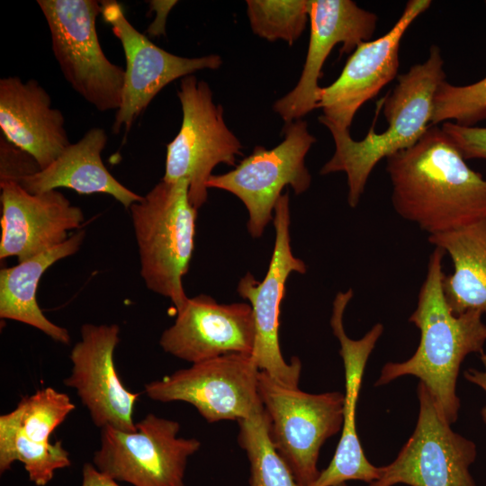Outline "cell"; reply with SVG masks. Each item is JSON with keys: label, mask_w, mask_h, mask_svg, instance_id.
Segmentation results:
<instances>
[{"label": "cell", "mask_w": 486, "mask_h": 486, "mask_svg": "<svg viewBox=\"0 0 486 486\" xmlns=\"http://www.w3.org/2000/svg\"><path fill=\"white\" fill-rule=\"evenodd\" d=\"M176 1H148L150 10L155 11L156 18L147 30L151 36L165 34L166 19Z\"/></svg>", "instance_id": "4dcf8cb0"}, {"label": "cell", "mask_w": 486, "mask_h": 486, "mask_svg": "<svg viewBox=\"0 0 486 486\" xmlns=\"http://www.w3.org/2000/svg\"><path fill=\"white\" fill-rule=\"evenodd\" d=\"M428 242L450 256L454 267L443 280L446 302L455 314H486V219L446 233L429 235Z\"/></svg>", "instance_id": "603a6c76"}, {"label": "cell", "mask_w": 486, "mask_h": 486, "mask_svg": "<svg viewBox=\"0 0 486 486\" xmlns=\"http://www.w3.org/2000/svg\"><path fill=\"white\" fill-rule=\"evenodd\" d=\"M316 139L305 121L286 123L284 139L274 148L257 146L235 166L221 175H212L207 187L225 190L236 195L248 212L247 228L253 238H259L274 220L275 204L283 189L290 185L296 194L306 192L311 176L305 157Z\"/></svg>", "instance_id": "9c48e42d"}, {"label": "cell", "mask_w": 486, "mask_h": 486, "mask_svg": "<svg viewBox=\"0 0 486 486\" xmlns=\"http://www.w3.org/2000/svg\"><path fill=\"white\" fill-rule=\"evenodd\" d=\"M80 335L70 353L72 370L64 384L76 392L96 427L135 431L133 412L140 393L126 389L114 364L120 327L85 323Z\"/></svg>", "instance_id": "9a60e30c"}, {"label": "cell", "mask_w": 486, "mask_h": 486, "mask_svg": "<svg viewBox=\"0 0 486 486\" xmlns=\"http://www.w3.org/2000/svg\"><path fill=\"white\" fill-rule=\"evenodd\" d=\"M85 238L80 230L62 244L16 266L0 271V317L32 326L53 340L68 345L67 328L51 322L41 311L36 292L42 274L53 264L76 253Z\"/></svg>", "instance_id": "7402d4cb"}, {"label": "cell", "mask_w": 486, "mask_h": 486, "mask_svg": "<svg viewBox=\"0 0 486 486\" xmlns=\"http://www.w3.org/2000/svg\"><path fill=\"white\" fill-rule=\"evenodd\" d=\"M108 140L105 130L92 128L76 143H70L46 168L18 182L31 194L65 187L81 194H105L126 209L143 196L122 184L107 170L101 158Z\"/></svg>", "instance_id": "44dd1931"}, {"label": "cell", "mask_w": 486, "mask_h": 486, "mask_svg": "<svg viewBox=\"0 0 486 486\" xmlns=\"http://www.w3.org/2000/svg\"><path fill=\"white\" fill-rule=\"evenodd\" d=\"M275 239L273 255L263 281L247 273L239 280L237 292L248 300L252 308L256 340L252 356L260 371L287 387H299L302 363L292 357L287 363L279 343V317L281 302L286 290V281L293 273L305 274V263L295 257L290 243L289 194H283L274 212Z\"/></svg>", "instance_id": "7c38bea8"}, {"label": "cell", "mask_w": 486, "mask_h": 486, "mask_svg": "<svg viewBox=\"0 0 486 486\" xmlns=\"http://www.w3.org/2000/svg\"><path fill=\"white\" fill-rule=\"evenodd\" d=\"M443 66L440 49L433 45L425 62L412 66L398 76L393 90L382 99L388 122L384 131L375 132L374 124L363 140H355L348 130L328 129L335 152L320 173H346L350 207L359 203L378 162L412 147L430 127L434 96L446 80Z\"/></svg>", "instance_id": "3957f363"}, {"label": "cell", "mask_w": 486, "mask_h": 486, "mask_svg": "<svg viewBox=\"0 0 486 486\" xmlns=\"http://www.w3.org/2000/svg\"><path fill=\"white\" fill-rule=\"evenodd\" d=\"M176 314L159 338L165 352L192 364L230 353L252 355L256 326L250 304H221L200 294Z\"/></svg>", "instance_id": "e0dca14e"}, {"label": "cell", "mask_w": 486, "mask_h": 486, "mask_svg": "<svg viewBox=\"0 0 486 486\" xmlns=\"http://www.w3.org/2000/svg\"><path fill=\"white\" fill-rule=\"evenodd\" d=\"M386 171L393 209L428 236L486 219V179L436 125L412 147L387 158Z\"/></svg>", "instance_id": "6da1fadb"}, {"label": "cell", "mask_w": 486, "mask_h": 486, "mask_svg": "<svg viewBox=\"0 0 486 486\" xmlns=\"http://www.w3.org/2000/svg\"><path fill=\"white\" fill-rule=\"evenodd\" d=\"M238 423V441L249 462V486H299L270 439L265 409Z\"/></svg>", "instance_id": "d4e9b609"}, {"label": "cell", "mask_w": 486, "mask_h": 486, "mask_svg": "<svg viewBox=\"0 0 486 486\" xmlns=\"http://www.w3.org/2000/svg\"><path fill=\"white\" fill-rule=\"evenodd\" d=\"M252 31L267 40L292 45L310 22V0H248Z\"/></svg>", "instance_id": "484cf974"}, {"label": "cell", "mask_w": 486, "mask_h": 486, "mask_svg": "<svg viewBox=\"0 0 486 486\" xmlns=\"http://www.w3.org/2000/svg\"><path fill=\"white\" fill-rule=\"evenodd\" d=\"M482 361L485 366L484 371L470 368L464 373V376L468 382L479 386L486 393V356L482 358ZM481 415L486 424V405L481 410Z\"/></svg>", "instance_id": "d6a6232c"}, {"label": "cell", "mask_w": 486, "mask_h": 486, "mask_svg": "<svg viewBox=\"0 0 486 486\" xmlns=\"http://www.w3.org/2000/svg\"><path fill=\"white\" fill-rule=\"evenodd\" d=\"M259 372L252 355L230 353L152 381L145 384V393L159 402H187L208 423L238 422L264 410Z\"/></svg>", "instance_id": "30bf717a"}, {"label": "cell", "mask_w": 486, "mask_h": 486, "mask_svg": "<svg viewBox=\"0 0 486 486\" xmlns=\"http://www.w3.org/2000/svg\"><path fill=\"white\" fill-rule=\"evenodd\" d=\"M50 32L51 48L72 88L99 112L117 111L122 101L125 68L102 50L96 0H38Z\"/></svg>", "instance_id": "5b68a950"}, {"label": "cell", "mask_w": 486, "mask_h": 486, "mask_svg": "<svg viewBox=\"0 0 486 486\" xmlns=\"http://www.w3.org/2000/svg\"><path fill=\"white\" fill-rule=\"evenodd\" d=\"M188 192L186 179L161 180L129 209L140 275L147 288L169 299L176 311L189 299L182 279L194 248L197 210L190 202Z\"/></svg>", "instance_id": "277c9868"}, {"label": "cell", "mask_w": 486, "mask_h": 486, "mask_svg": "<svg viewBox=\"0 0 486 486\" xmlns=\"http://www.w3.org/2000/svg\"><path fill=\"white\" fill-rule=\"evenodd\" d=\"M431 5L430 0H410L396 23L382 37L360 43L339 76L320 87L319 121L328 129L348 130L356 112L392 81L399 70V50L411 23Z\"/></svg>", "instance_id": "5bb4252c"}, {"label": "cell", "mask_w": 486, "mask_h": 486, "mask_svg": "<svg viewBox=\"0 0 486 486\" xmlns=\"http://www.w3.org/2000/svg\"><path fill=\"white\" fill-rule=\"evenodd\" d=\"M74 410L68 394L47 387L23 397L13 412L23 435L35 442L49 443L50 434Z\"/></svg>", "instance_id": "4316f807"}, {"label": "cell", "mask_w": 486, "mask_h": 486, "mask_svg": "<svg viewBox=\"0 0 486 486\" xmlns=\"http://www.w3.org/2000/svg\"><path fill=\"white\" fill-rule=\"evenodd\" d=\"M81 486H120L116 481L100 472L94 464H85Z\"/></svg>", "instance_id": "1f68e13d"}, {"label": "cell", "mask_w": 486, "mask_h": 486, "mask_svg": "<svg viewBox=\"0 0 486 486\" xmlns=\"http://www.w3.org/2000/svg\"><path fill=\"white\" fill-rule=\"evenodd\" d=\"M19 461L37 486L47 485L57 470L70 466L69 453L62 441L54 444L29 439L20 430L13 410L0 417V472Z\"/></svg>", "instance_id": "cb8c5ba5"}, {"label": "cell", "mask_w": 486, "mask_h": 486, "mask_svg": "<svg viewBox=\"0 0 486 486\" xmlns=\"http://www.w3.org/2000/svg\"><path fill=\"white\" fill-rule=\"evenodd\" d=\"M177 95L183 118L180 130L166 146L165 182L186 179L189 200L198 211L208 199L207 182L220 163L235 166L243 148L213 102L209 85L194 75L183 77Z\"/></svg>", "instance_id": "52a82bcc"}, {"label": "cell", "mask_w": 486, "mask_h": 486, "mask_svg": "<svg viewBox=\"0 0 486 486\" xmlns=\"http://www.w3.org/2000/svg\"><path fill=\"white\" fill-rule=\"evenodd\" d=\"M417 392L419 411L413 434L369 486H477L469 471L476 445L452 430L421 382Z\"/></svg>", "instance_id": "8fae6325"}, {"label": "cell", "mask_w": 486, "mask_h": 486, "mask_svg": "<svg viewBox=\"0 0 486 486\" xmlns=\"http://www.w3.org/2000/svg\"><path fill=\"white\" fill-rule=\"evenodd\" d=\"M0 258L16 256L18 263L50 250L77 229L85 217L60 192L31 194L18 182L0 181Z\"/></svg>", "instance_id": "ac0fdd59"}, {"label": "cell", "mask_w": 486, "mask_h": 486, "mask_svg": "<svg viewBox=\"0 0 486 486\" xmlns=\"http://www.w3.org/2000/svg\"><path fill=\"white\" fill-rule=\"evenodd\" d=\"M335 486H347V485L346 484V482H344V483H340V484H338V485H335Z\"/></svg>", "instance_id": "836d02e7"}, {"label": "cell", "mask_w": 486, "mask_h": 486, "mask_svg": "<svg viewBox=\"0 0 486 486\" xmlns=\"http://www.w3.org/2000/svg\"><path fill=\"white\" fill-rule=\"evenodd\" d=\"M258 391L269 418L270 439L299 486L319 477V454L325 441L343 425L344 394H313L287 387L260 371Z\"/></svg>", "instance_id": "8992f818"}, {"label": "cell", "mask_w": 486, "mask_h": 486, "mask_svg": "<svg viewBox=\"0 0 486 486\" xmlns=\"http://www.w3.org/2000/svg\"><path fill=\"white\" fill-rule=\"evenodd\" d=\"M377 15L351 0H310V40L297 85L274 104V111L286 122L302 119L317 109L323 65L338 43L340 54L351 53L368 41L376 29Z\"/></svg>", "instance_id": "2e32d148"}, {"label": "cell", "mask_w": 486, "mask_h": 486, "mask_svg": "<svg viewBox=\"0 0 486 486\" xmlns=\"http://www.w3.org/2000/svg\"><path fill=\"white\" fill-rule=\"evenodd\" d=\"M445 254L439 248L431 253L416 309L409 318L420 331L417 350L406 361L385 364L374 386L405 375L418 377L451 425L456 421L461 406L456 395L461 364L470 354L477 353L481 357L486 354V324L478 310L455 314L450 309L443 290Z\"/></svg>", "instance_id": "7a4b0ae2"}, {"label": "cell", "mask_w": 486, "mask_h": 486, "mask_svg": "<svg viewBox=\"0 0 486 486\" xmlns=\"http://www.w3.org/2000/svg\"><path fill=\"white\" fill-rule=\"evenodd\" d=\"M441 129L465 160H486V127L463 126L445 122Z\"/></svg>", "instance_id": "f1b7e54d"}, {"label": "cell", "mask_w": 486, "mask_h": 486, "mask_svg": "<svg viewBox=\"0 0 486 486\" xmlns=\"http://www.w3.org/2000/svg\"><path fill=\"white\" fill-rule=\"evenodd\" d=\"M350 288L338 292L333 301L330 326L340 344L339 354L345 369L342 432L334 456L328 466L320 472L310 486H335L349 480L371 483L381 475V467L373 465L364 454L356 427V409L367 360L383 332L376 323L363 338L352 339L345 331L343 318L353 298Z\"/></svg>", "instance_id": "d6986e66"}, {"label": "cell", "mask_w": 486, "mask_h": 486, "mask_svg": "<svg viewBox=\"0 0 486 486\" xmlns=\"http://www.w3.org/2000/svg\"><path fill=\"white\" fill-rule=\"evenodd\" d=\"M137 429L101 428V445L93 464L116 482L133 486H185L188 458L201 447L194 437L178 436L177 421L149 413Z\"/></svg>", "instance_id": "ba28073f"}, {"label": "cell", "mask_w": 486, "mask_h": 486, "mask_svg": "<svg viewBox=\"0 0 486 486\" xmlns=\"http://www.w3.org/2000/svg\"><path fill=\"white\" fill-rule=\"evenodd\" d=\"M454 120L463 126H473L486 120V76L467 86L443 81L434 96L431 125Z\"/></svg>", "instance_id": "83f0119b"}, {"label": "cell", "mask_w": 486, "mask_h": 486, "mask_svg": "<svg viewBox=\"0 0 486 486\" xmlns=\"http://www.w3.org/2000/svg\"><path fill=\"white\" fill-rule=\"evenodd\" d=\"M0 129L13 145L28 153L40 170L70 144L61 111L51 107L47 90L34 79H0Z\"/></svg>", "instance_id": "ffe728a7"}, {"label": "cell", "mask_w": 486, "mask_h": 486, "mask_svg": "<svg viewBox=\"0 0 486 486\" xmlns=\"http://www.w3.org/2000/svg\"><path fill=\"white\" fill-rule=\"evenodd\" d=\"M102 15L121 41L126 59L122 101L116 111L112 132L125 136L136 119L166 85L202 69H217L222 59L211 54L199 58L176 56L159 48L127 19L120 3L102 1Z\"/></svg>", "instance_id": "4fadbf2b"}, {"label": "cell", "mask_w": 486, "mask_h": 486, "mask_svg": "<svg viewBox=\"0 0 486 486\" xmlns=\"http://www.w3.org/2000/svg\"><path fill=\"white\" fill-rule=\"evenodd\" d=\"M40 170L36 161L25 151L9 142L3 135L0 140V181L19 182L25 176Z\"/></svg>", "instance_id": "f546056e"}]
</instances>
